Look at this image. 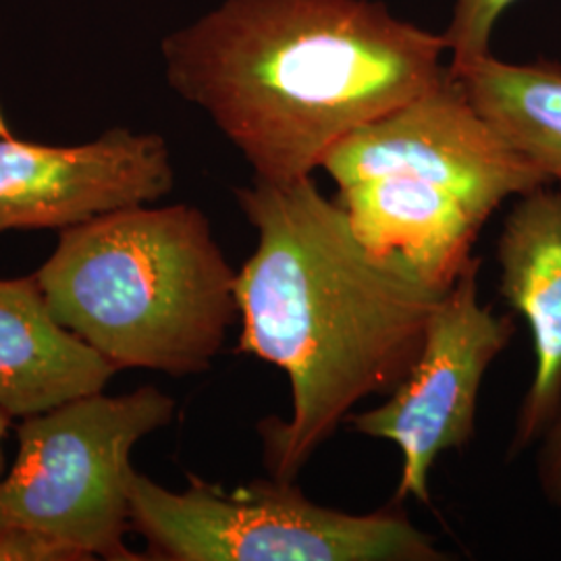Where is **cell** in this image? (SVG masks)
I'll return each instance as SVG.
<instances>
[{
    "instance_id": "1",
    "label": "cell",
    "mask_w": 561,
    "mask_h": 561,
    "mask_svg": "<svg viewBox=\"0 0 561 561\" xmlns=\"http://www.w3.org/2000/svg\"><path fill=\"white\" fill-rule=\"evenodd\" d=\"M233 194L259 233L236 279L238 352L287 375L291 416L259 433L268 477L296 481L356 403L400 385L443 294L368 254L312 175Z\"/></svg>"
},
{
    "instance_id": "2",
    "label": "cell",
    "mask_w": 561,
    "mask_h": 561,
    "mask_svg": "<svg viewBox=\"0 0 561 561\" xmlns=\"http://www.w3.org/2000/svg\"><path fill=\"white\" fill-rule=\"evenodd\" d=\"M443 34L375 0H221L162 38L169 88L271 183L442 80Z\"/></svg>"
},
{
    "instance_id": "3",
    "label": "cell",
    "mask_w": 561,
    "mask_h": 561,
    "mask_svg": "<svg viewBox=\"0 0 561 561\" xmlns=\"http://www.w3.org/2000/svg\"><path fill=\"white\" fill-rule=\"evenodd\" d=\"M34 277L53 317L117 370L206 373L240 319L238 271L194 204H141L62 229Z\"/></svg>"
},
{
    "instance_id": "4",
    "label": "cell",
    "mask_w": 561,
    "mask_h": 561,
    "mask_svg": "<svg viewBox=\"0 0 561 561\" xmlns=\"http://www.w3.org/2000/svg\"><path fill=\"white\" fill-rule=\"evenodd\" d=\"M175 400L154 385L125 396L90 393L15 426L18 460L0 481V530L59 542L81 560H144L131 528L134 447L173 421Z\"/></svg>"
},
{
    "instance_id": "5",
    "label": "cell",
    "mask_w": 561,
    "mask_h": 561,
    "mask_svg": "<svg viewBox=\"0 0 561 561\" xmlns=\"http://www.w3.org/2000/svg\"><path fill=\"white\" fill-rule=\"evenodd\" d=\"M171 491L136 472L131 528L161 561H443L449 556L401 512L347 514L312 502L294 481L236 489L187 474Z\"/></svg>"
},
{
    "instance_id": "6",
    "label": "cell",
    "mask_w": 561,
    "mask_h": 561,
    "mask_svg": "<svg viewBox=\"0 0 561 561\" xmlns=\"http://www.w3.org/2000/svg\"><path fill=\"white\" fill-rule=\"evenodd\" d=\"M481 259H472L431 314L421 352L381 405L350 414V428L401 454L398 500L431 502V470L474 437L482 379L514 337V319L479 301Z\"/></svg>"
},
{
    "instance_id": "7",
    "label": "cell",
    "mask_w": 561,
    "mask_h": 561,
    "mask_svg": "<svg viewBox=\"0 0 561 561\" xmlns=\"http://www.w3.org/2000/svg\"><path fill=\"white\" fill-rule=\"evenodd\" d=\"M321 169L337 187L410 175L451 192L486 221L507 198L551 185L489 125L449 71L421 96L343 138Z\"/></svg>"
},
{
    "instance_id": "8",
    "label": "cell",
    "mask_w": 561,
    "mask_h": 561,
    "mask_svg": "<svg viewBox=\"0 0 561 561\" xmlns=\"http://www.w3.org/2000/svg\"><path fill=\"white\" fill-rule=\"evenodd\" d=\"M173 185L171 148L154 131L113 127L76 146L0 138V231H62L157 204Z\"/></svg>"
},
{
    "instance_id": "9",
    "label": "cell",
    "mask_w": 561,
    "mask_h": 561,
    "mask_svg": "<svg viewBox=\"0 0 561 561\" xmlns=\"http://www.w3.org/2000/svg\"><path fill=\"white\" fill-rule=\"evenodd\" d=\"M500 294L530 327L535 375L510 456L541 442L561 412V192L537 187L510 210L497 240Z\"/></svg>"
},
{
    "instance_id": "10",
    "label": "cell",
    "mask_w": 561,
    "mask_h": 561,
    "mask_svg": "<svg viewBox=\"0 0 561 561\" xmlns=\"http://www.w3.org/2000/svg\"><path fill=\"white\" fill-rule=\"evenodd\" d=\"M337 204L368 254L437 294L460 279L486 225L451 192L400 173L345 183Z\"/></svg>"
},
{
    "instance_id": "11",
    "label": "cell",
    "mask_w": 561,
    "mask_h": 561,
    "mask_svg": "<svg viewBox=\"0 0 561 561\" xmlns=\"http://www.w3.org/2000/svg\"><path fill=\"white\" fill-rule=\"evenodd\" d=\"M117 373L53 317L34 275L0 279V410L21 421L99 393Z\"/></svg>"
},
{
    "instance_id": "12",
    "label": "cell",
    "mask_w": 561,
    "mask_h": 561,
    "mask_svg": "<svg viewBox=\"0 0 561 561\" xmlns=\"http://www.w3.org/2000/svg\"><path fill=\"white\" fill-rule=\"evenodd\" d=\"M489 125L537 169L561 181V69L551 62H507L491 53L447 67Z\"/></svg>"
},
{
    "instance_id": "13",
    "label": "cell",
    "mask_w": 561,
    "mask_h": 561,
    "mask_svg": "<svg viewBox=\"0 0 561 561\" xmlns=\"http://www.w3.org/2000/svg\"><path fill=\"white\" fill-rule=\"evenodd\" d=\"M516 0H456L451 21L443 32L449 67H460L468 60L479 59L489 53L493 27Z\"/></svg>"
},
{
    "instance_id": "14",
    "label": "cell",
    "mask_w": 561,
    "mask_h": 561,
    "mask_svg": "<svg viewBox=\"0 0 561 561\" xmlns=\"http://www.w3.org/2000/svg\"><path fill=\"white\" fill-rule=\"evenodd\" d=\"M0 561H81L59 542L25 530H0Z\"/></svg>"
},
{
    "instance_id": "15",
    "label": "cell",
    "mask_w": 561,
    "mask_h": 561,
    "mask_svg": "<svg viewBox=\"0 0 561 561\" xmlns=\"http://www.w3.org/2000/svg\"><path fill=\"white\" fill-rule=\"evenodd\" d=\"M537 479L545 500L561 507V412L542 435L537 458Z\"/></svg>"
},
{
    "instance_id": "16",
    "label": "cell",
    "mask_w": 561,
    "mask_h": 561,
    "mask_svg": "<svg viewBox=\"0 0 561 561\" xmlns=\"http://www.w3.org/2000/svg\"><path fill=\"white\" fill-rule=\"evenodd\" d=\"M13 421L15 419L9 412L0 410V481H2V466H4V449H2V445H4V439H7L9 431H11V426H13Z\"/></svg>"
},
{
    "instance_id": "17",
    "label": "cell",
    "mask_w": 561,
    "mask_h": 561,
    "mask_svg": "<svg viewBox=\"0 0 561 561\" xmlns=\"http://www.w3.org/2000/svg\"><path fill=\"white\" fill-rule=\"evenodd\" d=\"M7 136H15V134H13L9 119H7L4 111H2V104H0V138H7Z\"/></svg>"
}]
</instances>
